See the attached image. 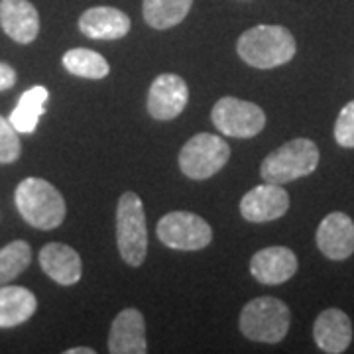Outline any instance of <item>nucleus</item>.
I'll use <instances>...</instances> for the list:
<instances>
[{
    "label": "nucleus",
    "mask_w": 354,
    "mask_h": 354,
    "mask_svg": "<svg viewBox=\"0 0 354 354\" xmlns=\"http://www.w3.org/2000/svg\"><path fill=\"white\" fill-rule=\"evenodd\" d=\"M295 50V38L283 26H254L242 34L236 44V51L244 64L258 69H274L290 64Z\"/></svg>",
    "instance_id": "obj_1"
},
{
    "label": "nucleus",
    "mask_w": 354,
    "mask_h": 354,
    "mask_svg": "<svg viewBox=\"0 0 354 354\" xmlns=\"http://www.w3.org/2000/svg\"><path fill=\"white\" fill-rule=\"evenodd\" d=\"M14 201L26 223L39 230H53L64 223L67 211L64 195L46 179H24L16 187Z\"/></svg>",
    "instance_id": "obj_2"
},
{
    "label": "nucleus",
    "mask_w": 354,
    "mask_h": 354,
    "mask_svg": "<svg viewBox=\"0 0 354 354\" xmlns=\"http://www.w3.org/2000/svg\"><path fill=\"white\" fill-rule=\"evenodd\" d=\"M319 158L321 153L313 140L295 138L266 156L260 165V176L268 183L283 185L311 176L319 165Z\"/></svg>",
    "instance_id": "obj_3"
},
{
    "label": "nucleus",
    "mask_w": 354,
    "mask_h": 354,
    "mask_svg": "<svg viewBox=\"0 0 354 354\" xmlns=\"http://www.w3.org/2000/svg\"><path fill=\"white\" fill-rule=\"evenodd\" d=\"M291 325V311L278 297H256L244 305L241 330L246 339L256 342L283 341Z\"/></svg>",
    "instance_id": "obj_4"
},
{
    "label": "nucleus",
    "mask_w": 354,
    "mask_h": 354,
    "mask_svg": "<svg viewBox=\"0 0 354 354\" xmlns=\"http://www.w3.org/2000/svg\"><path fill=\"white\" fill-rule=\"evenodd\" d=\"M116 244L122 260L138 268L148 252V228L142 199L134 191H127L116 207Z\"/></svg>",
    "instance_id": "obj_5"
},
{
    "label": "nucleus",
    "mask_w": 354,
    "mask_h": 354,
    "mask_svg": "<svg viewBox=\"0 0 354 354\" xmlns=\"http://www.w3.org/2000/svg\"><path fill=\"white\" fill-rule=\"evenodd\" d=\"M230 158V148L223 138L201 132L195 134L179 152V167L191 179H209L218 174Z\"/></svg>",
    "instance_id": "obj_6"
},
{
    "label": "nucleus",
    "mask_w": 354,
    "mask_h": 354,
    "mask_svg": "<svg viewBox=\"0 0 354 354\" xmlns=\"http://www.w3.org/2000/svg\"><path fill=\"white\" fill-rule=\"evenodd\" d=\"M158 239L171 250H201L213 241V230L203 216L187 211H171L158 223Z\"/></svg>",
    "instance_id": "obj_7"
},
{
    "label": "nucleus",
    "mask_w": 354,
    "mask_h": 354,
    "mask_svg": "<svg viewBox=\"0 0 354 354\" xmlns=\"http://www.w3.org/2000/svg\"><path fill=\"white\" fill-rule=\"evenodd\" d=\"M211 118L216 130L230 138H252L266 127L264 111L258 104L236 97H223L213 106Z\"/></svg>",
    "instance_id": "obj_8"
},
{
    "label": "nucleus",
    "mask_w": 354,
    "mask_h": 354,
    "mask_svg": "<svg viewBox=\"0 0 354 354\" xmlns=\"http://www.w3.org/2000/svg\"><path fill=\"white\" fill-rule=\"evenodd\" d=\"M290 209V195L281 185L268 183L256 185L241 201V213L250 223H270L283 216Z\"/></svg>",
    "instance_id": "obj_9"
},
{
    "label": "nucleus",
    "mask_w": 354,
    "mask_h": 354,
    "mask_svg": "<svg viewBox=\"0 0 354 354\" xmlns=\"http://www.w3.org/2000/svg\"><path fill=\"white\" fill-rule=\"evenodd\" d=\"M189 101L185 81L174 73L156 77L148 93V111L156 120H171L183 113Z\"/></svg>",
    "instance_id": "obj_10"
},
{
    "label": "nucleus",
    "mask_w": 354,
    "mask_h": 354,
    "mask_svg": "<svg viewBox=\"0 0 354 354\" xmlns=\"http://www.w3.org/2000/svg\"><path fill=\"white\" fill-rule=\"evenodd\" d=\"M317 246L329 260H346L354 252V221L344 213H330L317 228Z\"/></svg>",
    "instance_id": "obj_11"
},
{
    "label": "nucleus",
    "mask_w": 354,
    "mask_h": 354,
    "mask_svg": "<svg viewBox=\"0 0 354 354\" xmlns=\"http://www.w3.org/2000/svg\"><path fill=\"white\" fill-rule=\"evenodd\" d=\"M297 256L286 246H270L256 252L250 260V274L266 286H279L297 272Z\"/></svg>",
    "instance_id": "obj_12"
},
{
    "label": "nucleus",
    "mask_w": 354,
    "mask_h": 354,
    "mask_svg": "<svg viewBox=\"0 0 354 354\" xmlns=\"http://www.w3.org/2000/svg\"><path fill=\"white\" fill-rule=\"evenodd\" d=\"M109 351L113 354H144L148 351L146 323L138 309H124L114 317L109 333Z\"/></svg>",
    "instance_id": "obj_13"
},
{
    "label": "nucleus",
    "mask_w": 354,
    "mask_h": 354,
    "mask_svg": "<svg viewBox=\"0 0 354 354\" xmlns=\"http://www.w3.org/2000/svg\"><path fill=\"white\" fill-rule=\"evenodd\" d=\"M313 339L323 353L341 354L353 342V321L341 309H325L315 319Z\"/></svg>",
    "instance_id": "obj_14"
},
{
    "label": "nucleus",
    "mask_w": 354,
    "mask_h": 354,
    "mask_svg": "<svg viewBox=\"0 0 354 354\" xmlns=\"http://www.w3.org/2000/svg\"><path fill=\"white\" fill-rule=\"evenodd\" d=\"M0 26L18 44H32L38 38L39 14L28 0H0Z\"/></svg>",
    "instance_id": "obj_15"
},
{
    "label": "nucleus",
    "mask_w": 354,
    "mask_h": 354,
    "mask_svg": "<svg viewBox=\"0 0 354 354\" xmlns=\"http://www.w3.org/2000/svg\"><path fill=\"white\" fill-rule=\"evenodd\" d=\"M39 266L59 286H75L83 276L81 256L62 242H50L39 250Z\"/></svg>",
    "instance_id": "obj_16"
},
{
    "label": "nucleus",
    "mask_w": 354,
    "mask_h": 354,
    "mask_svg": "<svg viewBox=\"0 0 354 354\" xmlns=\"http://www.w3.org/2000/svg\"><path fill=\"white\" fill-rule=\"evenodd\" d=\"M130 18L113 6H93L79 18V30L93 39H120L130 32Z\"/></svg>",
    "instance_id": "obj_17"
},
{
    "label": "nucleus",
    "mask_w": 354,
    "mask_h": 354,
    "mask_svg": "<svg viewBox=\"0 0 354 354\" xmlns=\"http://www.w3.org/2000/svg\"><path fill=\"white\" fill-rule=\"evenodd\" d=\"M38 309L36 295L20 286L0 288V329H12L26 323Z\"/></svg>",
    "instance_id": "obj_18"
},
{
    "label": "nucleus",
    "mask_w": 354,
    "mask_h": 354,
    "mask_svg": "<svg viewBox=\"0 0 354 354\" xmlns=\"http://www.w3.org/2000/svg\"><path fill=\"white\" fill-rule=\"evenodd\" d=\"M50 93L46 87H36L28 88L24 95L20 97V101L16 104V109L10 114V124H12L18 132L22 134H32L36 127H38V120L41 114L46 113V101H48Z\"/></svg>",
    "instance_id": "obj_19"
},
{
    "label": "nucleus",
    "mask_w": 354,
    "mask_h": 354,
    "mask_svg": "<svg viewBox=\"0 0 354 354\" xmlns=\"http://www.w3.org/2000/svg\"><path fill=\"white\" fill-rule=\"evenodd\" d=\"M193 0H144V20L156 30H167L181 24L189 14Z\"/></svg>",
    "instance_id": "obj_20"
},
{
    "label": "nucleus",
    "mask_w": 354,
    "mask_h": 354,
    "mask_svg": "<svg viewBox=\"0 0 354 354\" xmlns=\"http://www.w3.org/2000/svg\"><path fill=\"white\" fill-rule=\"evenodd\" d=\"M64 67L71 75L83 77V79H102L111 71L101 53L87 48H75L67 51L64 55Z\"/></svg>",
    "instance_id": "obj_21"
},
{
    "label": "nucleus",
    "mask_w": 354,
    "mask_h": 354,
    "mask_svg": "<svg viewBox=\"0 0 354 354\" xmlns=\"http://www.w3.org/2000/svg\"><path fill=\"white\" fill-rule=\"evenodd\" d=\"M32 262V248L24 241H14L0 248V286L10 283Z\"/></svg>",
    "instance_id": "obj_22"
},
{
    "label": "nucleus",
    "mask_w": 354,
    "mask_h": 354,
    "mask_svg": "<svg viewBox=\"0 0 354 354\" xmlns=\"http://www.w3.org/2000/svg\"><path fill=\"white\" fill-rule=\"evenodd\" d=\"M22 146L18 138V130L10 124V120H6L0 114V164H12L20 158Z\"/></svg>",
    "instance_id": "obj_23"
},
{
    "label": "nucleus",
    "mask_w": 354,
    "mask_h": 354,
    "mask_svg": "<svg viewBox=\"0 0 354 354\" xmlns=\"http://www.w3.org/2000/svg\"><path fill=\"white\" fill-rule=\"evenodd\" d=\"M335 140L342 148H354V101L342 106L335 122Z\"/></svg>",
    "instance_id": "obj_24"
},
{
    "label": "nucleus",
    "mask_w": 354,
    "mask_h": 354,
    "mask_svg": "<svg viewBox=\"0 0 354 354\" xmlns=\"http://www.w3.org/2000/svg\"><path fill=\"white\" fill-rule=\"evenodd\" d=\"M16 83V71L8 64L0 62V91H8Z\"/></svg>",
    "instance_id": "obj_25"
},
{
    "label": "nucleus",
    "mask_w": 354,
    "mask_h": 354,
    "mask_svg": "<svg viewBox=\"0 0 354 354\" xmlns=\"http://www.w3.org/2000/svg\"><path fill=\"white\" fill-rule=\"evenodd\" d=\"M65 354H95V351L88 348V346H79V348H69V351H65Z\"/></svg>",
    "instance_id": "obj_26"
}]
</instances>
